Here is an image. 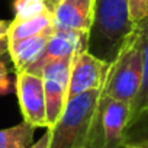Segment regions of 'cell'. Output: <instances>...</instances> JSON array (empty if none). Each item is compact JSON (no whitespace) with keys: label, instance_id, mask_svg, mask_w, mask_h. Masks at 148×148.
Here are the masks:
<instances>
[{"label":"cell","instance_id":"1","mask_svg":"<svg viewBox=\"0 0 148 148\" xmlns=\"http://www.w3.org/2000/svg\"><path fill=\"white\" fill-rule=\"evenodd\" d=\"M135 28L129 18L128 0H96L89 51L110 62Z\"/></svg>","mask_w":148,"mask_h":148},{"label":"cell","instance_id":"2","mask_svg":"<svg viewBox=\"0 0 148 148\" xmlns=\"http://www.w3.org/2000/svg\"><path fill=\"white\" fill-rule=\"evenodd\" d=\"M142 82V51L138 26L125 38L109 62L102 92L132 106Z\"/></svg>","mask_w":148,"mask_h":148},{"label":"cell","instance_id":"3","mask_svg":"<svg viewBox=\"0 0 148 148\" xmlns=\"http://www.w3.org/2000/svg\"><path fill=\"white\" fill-rule=\"evenodd\" d=\"M100 95L102 89L67 99L61 116L48 128L51 132L49 148H86Z\"/></svg>","mask_w":148,"mask_h":148},{"label":"cell","instance_id":"4","mask_svg":"<svg viewBox=\"0 0 148 148\" xmlns=\"http://www.w3.org/2000/svg\"><path fill=\"white\" fill-rule=\"evenodd\" d=\"M129 118L131 105L102 92L86 148H122L126 144Z\"/></svg>","mask_w":148,"mask_h":148},{"label":"cell","instance_id":"5","mask_svg":"<svg viewBox=\"0 0 148 148\" xmlns=\"http://www.w3.org/2000/svg\"><path fill=\"white\" fill-rule=\"evenodd\" d=\"M74 55L49 60L42 65L39 71L44 82V90H45L48 128H51L58 121L67 103L70 71H71Z\"/></svg>","mask_w":148,"mask_h":148},{"label":"cell","instance_id":"6","mask_svg":"<svg viewBox=\"0 0 148 148\" xmlns=\"http://www.w3.org/2000/svg\"><path fill=\"white\" fill-rule=\"evenodd\" d=\"M108 68L109 61L95 55L89 49L79 51L73 57L67 99L90 90H100L106 79Z\"/></svg>","mask_w":148,"mask_h":148},{"label":"cell","instance_id":"7","mask_svg":"<svg viewBox=\"0 0 148 148\" xmlns=\"http://www.w3.org/2000/svg\"><path fill=\"white\" fill-rule=\"evenodd\" d=\"M16 95L23 121L35 128H48L45 90L41 74L16 73Z\"/></svg>","mask_w":148,"mask_h":148},{"label":"cell","instance_id":"8","mask_svg":"<svg viewBox=\"0 0 148 148\" xmlns=\"http://www.w3.org/2000/svg\"><path fill=\"white\" fill-rule=\"evenodd\" d=\"M89 39H90V34L87 32L71 31V29H55L41 57L26 71L39 74L42 65L49 60L71 57L77 54L79 51L89 49Z\"/></svg>","mask_w":148,"mask_h":148},{"label":"cell","instance_id":"9","mask_svg":"<svg viewBox=\"0 0 148 148\" xmlns=\"http://www.w3.org/2000/svg\"><path fill=\"white\" fill-rule=\"evenodd\" d=\"M96 0H60L52 10L55 29H71L90 34L95 22Z\"/></svg>","mask_w":148,"mask_h":148},{"label":"cell","instance_id":"10","mask_svg":"<svg viewBox=\"0 0 148 148\" xmlns=\"http://www.w3.org/2000/svg\"><path fill=\"white\" fill-rule=\"evenodd\" d=\"M54 31L55 28L51 26L36 35H32V36L15 41V42H9L8 54L12 60V64L16 73L26 71L41 57Z\"/></svg>","mask_w":148,"mask_h":148},{"label":"cell","instance_id":"11","mask_svg":"<svg viewBox=\"0 0 148 148\" xmlns=\"http://www.w3.org/2000/svg\"><path fill=\"white\" fill-rule=\"evenodd\" d=\"M139 32V41H141V51H142V82L139 92L131 106V118L129 125L135 122L147 109L148 106V21L136 25ZM128 125V126H129Z\"/></svg>","mask_w":148,"mask_h":148},{"label":"cell","instance_id":"12","mask_svg":"<svg viewBox=\"0 0 148 148\" xmlns=\"http://www.w3.org/2000/svg\"><path fill=\"white\" fill-rule=\"evenodd\" d=\"M54 26L52 23V12H45L39 16L31 18V19H23V21H16L13 19L9 26L8 32V41L15 42L32 35H36L48 28Z\"/></svg>","mask_w":148,"mask_h":148},{"label":"cell","instance_id":"13","mask_svg":"<svg viewBox=\"0 0 148 148\" xmlns=\"http://www.w3.org/2000/svg\"><path fill=\"white\" fill-rule=\"evenodd\" d=\"M34 132L35 126L26 121L0 129V148H29L34 144Z\"/></svg>","mask_w":148,"mask_h":148},{"label":"cell","instance_id":"14","mask_svg":"<svg viewBox=\"0 0 148 148\" xmlns=\"http://www.w3.org/2000/svg\"><path fill=\"white\" fill-rule=\"evenodd\" d=\"M13 10H15L16 21L31 19V18L39 16L45 12H51L47 8L45 0H15Z\"/></svg>","mask_w":148,"mask_h":148},{"label":"cell","instance_id":"15","mask_svg":"<svg viewBox=\"0 0 148 148\" xmlns=\"http://www.w3.org/2000/svg\"><path fill=\"white\" fill-rule=\"evenodd\" d=\"M126 142L138 144L142 148H148V115L142 113L126 129Z\"/></svg>","mask_w":148,"mask_h":148},{"label":"cell","instance_id":"16","mask_svg":"<svg viewBox=\"0 0 148 148\" xmlns=\"http://www.w3.org/2000/svg\"><path fill=\"white\" fill-rule=\"evenodd\" d=\"M129 18L134 25H141L148 21V0H128Z\"/></svg>","mask_w":148,"mask_h":148},{"label":"cell","instance_id":"17","mask_svg":"<svg viewBox=\"0 0 148 148\" xmlns=\"http://www.w3.org/2000/svg\"><path fill=\"white\" fill-rule=\"evenodd\" d=\"M12 90V83L8 77V68L0 70V95H8Z\"/></svg>","mask_w":148,"mask_h":148},{"label":"cell","instance_id":"18","mask_svg":"<svg viewBox=\"0 0 148 148\" xmlns=\"http://www.w3.org/2000/svg\"><path fill=\"white\" fill-rule=\"evenodd\" d=\"M49 144H51V132L47 128V132H44V135L35 144H32L29 148H49Z\"/></svg>","mask_w":148,"mask_h":148},{"label":"cell","instance_id":"19","mask_svg":"<svg viewBox=\"0 0 148 148\" xmlns=\"http://www.w3.org/2000/svg\"><path fill=\"white\" fill-rule=\"evenodd\" d=\"M10 22H12V21H5V19H0V38L8 36Z\"/></svg>","mask_w":148,"mask_h":148},{"label":"cell","instance_id":"20","mask_svg":"<svg viewBox=\"0 0 148 148\" xmlns=\"http://www.w3.org/2000/svg\"><path fill=\"white\" fill-rule=\"evenodd\" d=\"M8 51H9V41H8V36H3L0 38V58L6 55Z\"/></svg>","mask_w":148,"mask_h":148},{"label":"cell","instance_id":"21","mask_svg":"<svg viewBox=\"0 0 148 148\" xmlns=\"http://www.w3.org/2000/svg\"><path fill=\"white\" fill-rule=\"evenodd\" d=\"M58 2H60V0H45V3H47V8L52 12L54 9H55V6L58 5Z\"/></svg>","mask_w":148,"mask_h":148},{"label":"cell","instance_id":"22","mask_svg":"<svg viewBox=\"0 0 148 148\" xmlns=\"http://www.w3.org/2000/svg\"><path fill=\"white\" fill-rule=\"evenodd\" d=\"M122 148H142L141 145H138V144H132V142H126Z\"/></svg>","mask_w":148,"mask_h":148},{"label":"cell","instance_id":"23","mask_svg":"<svg viewBox=\"0 0 148 148\" xmlns=\"http://www.w3.org/2000/svg\"><path fill=\"white\" fill-rule=\"evenodd\" d=\"M144 113H147V115H148V106H147V109H145V112H144Z\"/></svg>","mask_w":148,"mask_h":148},{"label":"cell","instance_id":"24","mask_svg":"<svg viewBox=\"0 0 148 148\" xmlns=\"http://www.w3.org/2000/svg\"><path fill=\"white\" fill-rule=\"evenodd\" d=\"M83 148H84V147H83Z\"/></svg>","mask_w":148,"mask_h":148}]
</instances>
